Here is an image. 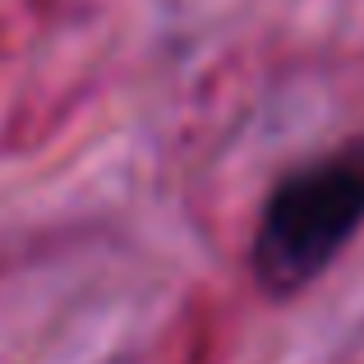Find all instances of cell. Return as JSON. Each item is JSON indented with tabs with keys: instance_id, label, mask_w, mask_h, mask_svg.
Masks as SVG:
<instances>
[{
	"instance_id": "obj_1",
	"label": "cell",
	"mask_w": 364,
	"mask_h": 364,
	"mask_svg": "<svg viewBox=\"0 0 364 364\" xmlns=\"http://www.w3.org/2000/svg\"><path fill=\"white\" fill-rule=\"evenodd\" d=\"M364 222V139L286 176L258 217L249 267L272 295H295L350 245Z\"/></svg>"
}]
</instances>
